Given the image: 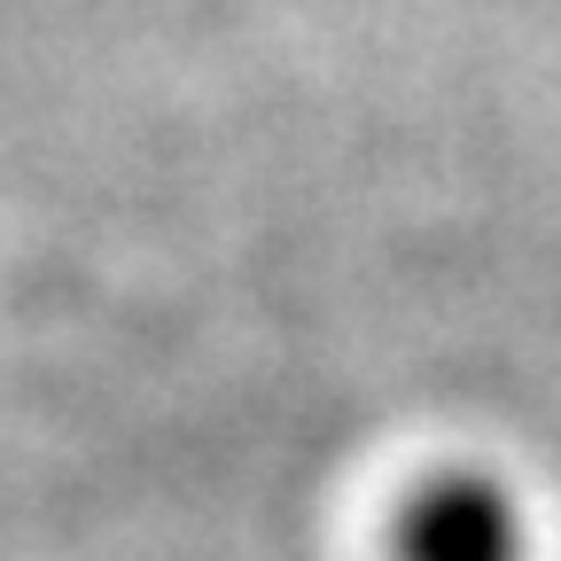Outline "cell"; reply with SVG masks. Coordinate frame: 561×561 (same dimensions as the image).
Masks as SVG:
<instances>
[{
	"mask_svg": "<svg viewBox=\"0 0 561 561\" xmlns=\"http://www.w3.org/2000/svg\"><path fill=\"white\" fill-rule=\"evenodd\" d=\"M405 561H515V515L483 483H445L413 507Z\"/></svg>",
	"mask_w": 561,
	"mask_h": 561,
	"instance_id": "obj_1",
	"label": "cell"
}]
</instances>
